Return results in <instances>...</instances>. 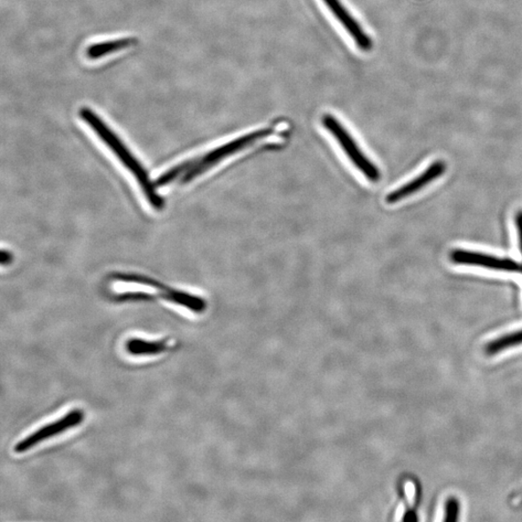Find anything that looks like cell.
<instances>
[{
  "label": "cell",
  "mask_w": 522,
  "mask_h": 522,
  "mask_svg": "<svg viewBox=\"0 0 522 522\" xmlns=\"http://www.w3.org/2000/svg\"><path fill=\"white\" fill-rule=\"evenodd\" d=\"M82 120L87 123L93 132L98 136L100 140L108 146L111 151L120 159V161L134 175L138 185L141 186L143 193L151 205L156 210L164 208L165 201L157 191V186L152 183L148 173L143 165L137 161L136 157L130 152L129 149L122 143L111 128L106 125L100 116L95 113L90 108H82L80 110Z\"/></svg>",
  "instance_id": "1"
},
{
  "label": "cell",
  "mask_w": 522,
  "mask_h": 522,
  "mask_svg": "<svg viewBox=\"0 0 522 522\" xmlns=\"http://www.w3.org/2000/svg\"><path fill=\"white\" fill-rule=\"evenodd\" d=\"M273 134V129L266 128V129H261L244 135L243 136L236 138V140L213 149V151L200 158L191 159L190 161L168 169L167 172L168 177L170 180L175 181L181 176V183L184 184L189 183L191 180L202 175V174L207 172L208 169L223 161V160L244 151L245 148H247L262 140V138L269 137Z\"/></svg>",
  "instance_id": "2"
},
{
  "label": "cell",
  "mask_w": 522,
  "mask_h": 522,
  "mask_svg": "<svg viewBox=\"0 0 522 522\" xmlns=\"http://www.w3.org/2000/svg\"><path fill=\"white\" fill-rule=\"evenodd\" d=\"M322 123L325 129L332 135L340 148L343 149L349 161L363 175L370 183H377L380 180V170L370 161L366 154L354 141V138L346 129L334 115L324 114Z\"/></svg>",
  "instance_id": "3"
},
{
  "label": "cell",
  "mask_w": 522,
  "mask_h": 522,
  "mask_svg": "<svg viewBox=\"0 0 522 522\" xmlns=\"http://www.w3.org/2000/svg\"><path fill=\"white\" fill-rule=\"evenodd\" d=\"M84 414L80 409H74L68 412L66 417L52 422L44 427L39 429L35 432L27 436V439L19 441L15 446V452L23 454L31 448H34L37 444L45 441L51 438V436L58 435L70 429L77 427L83 421Z\"/></svg>",
  "instance_id": "4"
},
{
  "label": "cell",
  "mask_w": 522,
  "mask_h": 522,
  "mask_svg": "<svg viewBox=\"0 0 522 522\" xmlns=\"http://www.w3.org/2000/svg\"><path fill=\"white\" fill-rule=\"evenodd\" d=\"M323 2L360 50L369 51L372 49V40L340 0H323Z\"/></svg>",
  "instance_id": "5"
},
{
  "label": "cell",
  "mask_w": 522,
  "mask_h": 522,
  "mask_svg": "<svg viewBox=\"0 0 522 522\" xmlns=\"http://www.w3.org/2000/svg\"><path fill=\"white\" fill-rule=\"evenodd\" d=\"M451 260L456 264L480 266L498 271L521 272V265L510 259H500L494 255L467 250H454Z\"/></svg>",
  "instance_id": "6"
},
{
  "label": "cell",
  "mask_w": 522,
  "mask_h": 522,
  "mask_svg": "<svg viewBox=\"0 0 522 522\" xmlns=\"http://www.w3.org/2000/svg\"><path fill=\"white\" fill-rule=\"evenodd\" d=\"M446 170V164L443 161H436L425 170L418 177L412 179L409 183L398 188L386 197V202L389 205L397 204V202L407 199L408 197L417 193L422 188L429 185L433 180L438 179Z\"/></svg>",
  "instance_id": "7"
},
{
  "label": "cell",
  "mask_w": 522,
  "mask_h": 522,
  "mask_svg": "<svg viewBox=\"0 0 522 522\" xmlns=\"http://www.w3.org/2000/svg\"><path fill=\"white\" fill-rule=\"evenodd\" d=\"M162 300L174 304L183 306L188 310L194 313H202L206 311V302L202 298L173 289H165L160 293Z\"/></svg>",
  "instance_id": "8"
},
{
  "label": "cell",
  "mask_w": 522,
  "mask_h": 522,
  "mask_svg": "<svg viewBox=\"0 0 522 522\" xmlns=\"http://www.w3.org/2000/svg\"><path fill=\"white\" fill-rule=\"evenodd\" d=\"M136 44L135 38H121L98 43L90 45L87 49V56L90 59H99L112 53L130 48Z\"/></svg>",
  "instance_id": "9"
},
{
  "label": "cell",
  "mask_w": 522,
  "mask_h": 522,
  "mask_svg": "<svg viewBox=\"0 0 522 522\" xmlns=\"http://www.w3.org/2000/svg\"><path fill=\"white\" fill-rule=\"evenodd\" d=\"M167 348V344L163 340L151 342L142 339H131L126 344L128 353L135 356L157 355L164 353Z\"/></svg>",
  "instance_id": "10"
},
{
  "label": "cell",
  "mask_w": 522,
  "mask_h": 522,
  "mask_svg": "<svg viewBox=\"0 0 522 522\" xmlns=\"http://www.w3.org/2000/svg\"><path fill=\"white\" fill-rule=\"evenodd\" d=\"M522 345V330L510 333L489 342L486 347L488 355H495L502 351Z\"/></svg>",
  "instance_id": "11"
},
{
  "label": "cell",
  "mask_w": 522,
  "mask_h": 522,
  "mask_svg": "<svg viewBox=\"0 0 522 522\" xmlns=\"http://www.w3.org/2000/svg\"><path fill=\"white\" fill-rule=\"evenodd\" d=\"M461 505L459 500L456 497L447 499L445 503V522H455L459 520Z\"/></svg>",
  "instance_id": "12"
},
{
  "label": "cell",
  "mask_w": 522,
  "mask_h": 522,
  "mask_svg": "<svg viewBox=\"0 0 522 522\" xmlns=\"http://www.w3.org/2000/svg\"><path fill=\"white\" fill-rule=\"evenodd\" d=\"M516 226L518 232L519 247L522 253V210L517 213Z\"/></svg>",
  "instance_id": "13"
},
{
  "label": "cell",
  "mask_w": 522,
  "mask_h": 522,
  "mask_svg": "<svg viewBox=\"0 0 522 522\" xmlns=\"http://www.w3.org/2000/svg\"><path fill=\"white\" fill-rule=\"evenodd\" d=\"M12 260H13V257L10 252L3 251V253H2V264L3 265H7V264L11 263V261H12Z\"/></svg>",
  "instance_id": "14"
},
{
  "label": "cell",
  "mask_w": 522,
  "mask_h": 522,
  "mask_svg": "<svg viewBox=\"0 0 522 522\" xmlns=\"http://www.w3.org/2000/svg\"><path fill=\"white\" fill-rule=\"evenodd\" d=\"M402 520H410V521H417V515L411 513V514H404Z\"/></svg>",
  "instance_id": "15"
},
{
  "label": "cell",
  "mask_w": 522,
  "mask_h": 522,
  "mask_svg": "<svg viewBox=\"0 0 522 522\" xmlns=\"http://www.w3.org/2000/svg\"><path fill=\"white\" fill-rule=\"evenodd\" d=\"M521 272H522V265H521Z\"/></svg>",
  "instance_id": "16"
}]
</instances>
